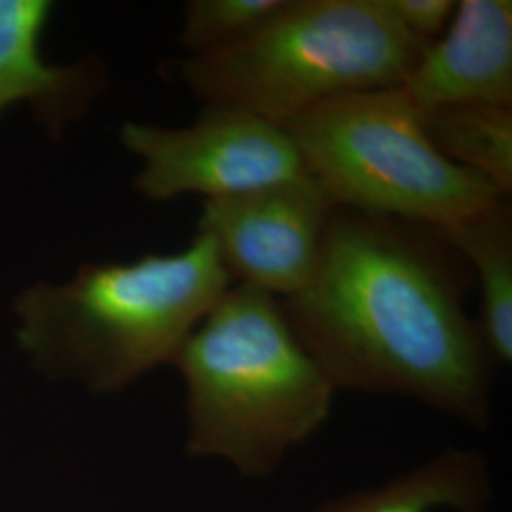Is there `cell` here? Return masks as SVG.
<instances>
[{
    "instance_id": "7c38bea8",
    "label": "cell",
    "mask_w": 512,
    "mask_h": 512,
    "mask_svg": "<svg viewBox=\"0 0 512 512\" xmlns=\"http://www.w3.org/2000/svg\"><path fill=\"white\" fill-rule=\"evenodd\" d=\"M429 141L444 158L512 192V109L450 105L421 112Z\"/></svg>"
},
{
    "instance_id": "8fae6325",
    "label": "cell",
    "mask_w": 512,
    "mask_h": 512,
    "mask_svg": "<svg viewBox=\"0 0 512 512\" xmlns=\"http://www.w3.org/2000/svg\"><path fill=\"white\" fill-rule=\"evenodd\" d=\"M435 232L475 270L480 287V319L476 325L494 365H511L512 207L509 198Z\"/></svg>"
},
{
    "instance_id": "277c9868",
    "label": "cell",
    "mask_w": 512,
    "mask_h": 512,
    "mask_svg": "<svg viewBox=\"0 0 512 512\" xmlns=\"http://www.w3.org/2000/svg\"><path fill=\"white\" fill-rule=\"evenodd\" d=\"M427 46L387 0H291L238 48L171 67L203 105L245 110L283 128L336 97L401 88Z\"/></svg>"
},
{
    "instance_id": "9c48e42d",
    "label": "cell",
    "mask_w": 512,
    "mask_h": 512,
    "mask_svg": "<svg viewBox=\"0 0 512 512\" xmlns=\"http://www.w3.org/2000/svg\"><path fill=\"white\" fill-rule=\"evenodd\" d=\"M54 14L50 0H0V116L27 105L44 133L61 143L69 124L84 118L109 88V71L99 55L55 65L40 50Z\"/></svg>"
},
{
    "instance_id": "3957f363",
    "label": "cell",
    "mask_w": 512,
    "mask_h": 512,
    "mask_svg": "<svg viewBox=\"0 0 512 512\" xmlns=\"http://www.w3.org/2000/svg\"><path fill=\"white\" fill-rule=\"evenodd\" d=\"M186 456L243 478L274 475L327 423L338 393L272 294L232 285L173 357Z\"/></svg>"
},
{
    "instance_id": "8992f818",
    "label": "cell",
    "mask_w": 512,
    "mask_h": 512,
    "mask_svg": "<svg viewBox=\"0 0 512 512\" xmlns=\"http://www.w3.org/2000/svg\"><path fill=\"white\" fill-rule=\"evenodd\" d=\"M120 141L143 162L133 186L148 202H207L308 173L285 129L234 107L203 105L184 128L126 122Z\"/></svg>"
},
{
    "instance_id": "5b68a950",
    "label": "cell",
    "mask_w": 512,
    "mask_h": 512,
    "mask_svg": "<svg viewBox=\"0 0 512 512\" xmlns=\"http://www.w3.org/2000/svg\"><path fill=\"white\" fill-rule=\"evenodd\" d=\"M283 129L334 207L444 230L509 198L440 154L401 88L336 97Z\"/></svg>"
},
{
    "instance_id": "4fadbf2b",
    "label": "cell",
    "mask_w": 512,
    "mask_h": 512,
    "mask_svg": "<svg viewBox=\"0 0 512 512\" xmlns=\"http://www.w3.org/2000/svg\"><path fill=\"white\" fill-rule=\"evenodd\" d=\"M289 4L291 0H188L177 42L186 57L228 52L266 29Z\"/></svg>"
},
{
    "instance_id": "7a4b0ae2",
    "label": "cell",
    "mask_w": 512,
    "mask_h": 512,
    "mask_svg": "<svg viewBox=\"0 0 512 512\" xmlns=\"http://www.w3.org/2000/svg\"><path fill=\"white\" fill-rule=\"evenodd\" d=\"M230 287L213 241L196 232L177 253L82 264L65 283L23 289L14 298L18 346L52 380L118 393L171 365Z\"/></svg>"
},
{
    "instance_id": "5bb4252c",
    "label": "cell",
    "mask_w": 512,
    "mask_h": 512,
    "mask_svg": "<svg viewBox=\"0 0 512 512\" xmlns=\"http://www.w3.org/2000/svg\"><path fill=\"white\" fill-rule=\"evenodd\" d=\"M404 29L431 44L439 40L458 10V0H387Z\"/></svg>"
},
{
    "instance_id": "30bf717a",
    "label": "cell",
    "mask_w": 512,
    "mask_h": 512,
    "mask_svg": "<svg viewBox=\"0 0 512 512\" xmlns=\"http://www.w3.org/2000/svg\"><path fill=\"white\" fill-rule=\"evenodd\" d=\"M495 486L488 458L448 446L384 484L327 499L306 512H488Z\"/></svg>"
},
{
    "instance_id": "ba28073f",
    "label": "cell",
    "mask_w": 512,
    "mask_h": 512,
    "mask_svg": "<svg viewBox=\"0 0 512 512\" xmlns=\"http://www.w3.org/2000/svg\"><path fill=\"white\" fill-rule=\"evenodd\" d=\"M401 90L420 112L450 105L512 109L511 0H459L452 23L425 48Z\"/></svg>"
},
{
    "instance_id": "52a82bcc",
    "label": "cell",
    "mask_w": 512,
    "mask_h": 512,
    "mask_svg": "<svg viewBox=\"0 0 512 512\" xmlns=\"http://www.w3.org/2000/svg\"><path fill=\"white\" fill-rule=\"evenodd\" d=\"M334 203L310 173L203 202L198 232L213 241L232 285L283 300L317 268Z\"/></svg>"
},
{
    "instance_id": "6da1fadb",
    "label": "cell",
    "mask_w": 512,
    "mask_h": 512,
    "mask_svg": "<svg viewBox=\"0 0 512 512\" xmlns=\"http://www.w3.org/2000/svg\"><path fill=\"white\" fill-rule=\"evenodd\" d=\"M463 266L427 226L334 207L310 283L281 304L336 391L486 429L495 365L465 308Z\"/></svg>"
}]
</instances>
